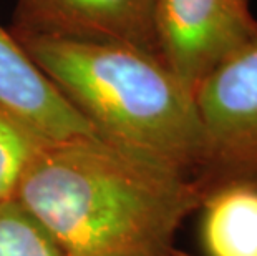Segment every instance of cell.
I'll return each mask as SVG.
<instances>
[{"label":"cell","mask_w":257,"mask_h":256,"mask_svg":"<svg viewBox=\"0 0 257 256\" xmlns=\"http://www.w3.org/2000/svg\"><path fill=\"white\" fill-rule=\"evenodd\" d=\"M15 39L98 137L194 182L206 151L194 95L156 55L118 43Z\"/></svg>","instance_id":"cell-2"},{"label":"cell","mask_w":257,"mask_h":256,"mask_svg":"<svg viewBox=\"0 0 257 256\" xmlns=\"http://www.w3.org/2000/svg\"><path fill=\"white\" fill-rule=\"evenodd\" d=\"M14 198L67 256H166L202 201L191 178L98 135L45 143Z\"/></svg>","instance_id":"cell-1"},{"label":"cell","mask_w":257,"mask_h":256,"mask_svg":"<svg viewBox=\"0 0 257 256\" xmlns=\"http://www.w3.org/2000/svg\"><path fill=\"white\" fill-rule=\"evenodd\" d=\"M0 107L45 143L96 135L91 125L0 27Z\"/></svg>","instance_id":"cell-6"},{"label":"cell","mask_w":257,"mask_h":256,"mask_svg":"<svg viewBox=\"0 0 257 256\" xmlns=\"http://www.w3.org/2000/svg\"><path fill=\"white\" fill-rule=\"evenodd\" d=\"M161 62L194 95L207 75L257 42L249 0H155Z\"/></svg>","instance_id":"cell-4"},{"label":"cell","mask_w":257,"mask_h":256,"mask_svg":"<svg viewBox=\"0 0 257 256\" xmlns=\"http://www.w3.org/2000/svg\"><path fill=\"white\" fill-rule=\"evenodd\" d=\"M194 102L206 145L194 178L201 197L234 183L257 187V42L207 75Z\"/></svg>","instance_id":"cell-3"},{"label":"cell","mask_w":257,"mask_h":256,"mask_svg":"<svg viewBox=\"0 0 257 256\" xmlns=\"http://www.w3.org/2000/svg\"><path fill=\"white\" fill-rule=\"evenodd\" d=\"M0 256H67L15 198L0 203Z\"/></svg>","instance_id":"cell-8"},{"label":"cell","mask_w":257,"mask_h":256,"mask_svg":"<svg viewBox=\"0 0 257 256\" xmlns=\"http://www.w3.org/2000/svg\"><path fill=\"white\" fill-rule=\"evenodd\" d=\"M12 35L118 43L158 57L155 0H19Z\"/></svg>","instance_id":"cell-5"},{"label":"cell","mask_w":257,"mask_h":256,"mask_svg":"<svg viewBox=\"0 0 257 256\" xmlns=\"http://www.w3.org/2000/svg\"><path fill=\"white\" fill-rule=\"evenodd\" d=\"M166 256H191V254H188L186 251H183V249H178V248H174L171 253L169 254H166Z\"/></svg>","instance_id":"cell-10"},{"label":"cell","mask_w":257,"mask_h":256,"mask_svg":"<svg viewBox=\"0 0 257 256\" xmlns=\"http://www.w3.org/2000/svg\"><path fill=\"white\" fill-rule=\"evenodd\" d=\"M45 141L0 107V203L14 198L30 161Z\"/></svg>","instance_id":"cell-9"},{"label":"cell","mask_w":257,"mask_h":256,"mask_svg":"<svg viewBox=\"0 0 257 256\" xmlns=\"http://www.w3.org/2000/svg\"><path fill=\"white\" fill-rule=\"evenodd\" d=\"M198 211L206 256H257V187H221L202 198Z\"/></svg>","instance_id":"cell-7"}]
</instances>
